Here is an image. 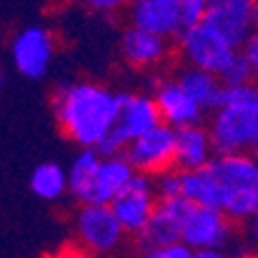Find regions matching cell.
I'll return each mask as SVG.
<instances>
[{
	"instance_id": "cell-1",
	"label": "cell",
	"mask_w": 258,
	"mask_h": 258,
	"mask_svg": "<svg viewBox=\"0 0 258 258\" xmlns=\"http://www.w3.org/2000/svg\"><path fill=\"white\" fill-rule=\"evenodd\" d=\"M181 196L216 207L233 223L258 212V163L253 154H214L198 170H181Z\"/></svg>"
},
{
	"instance_id": "cell-2",
	"label": "cell",
	"mask_w": 258,
	"mask_h": 258,
	"mask_svg": "<svg viewBox=\"0 0 258 258\" xmlns=\"http://www.w3.org/2000/svg\"><path fill=\"white\" fill-rule=\"evenodd\" d=\"M54 114L66 140L96 147L119 116V96L93 82H68L54 93Z\"/></svg>"
},
{
	"instance_id": "cell-3",
	"label": "cell",
	"mask_w": 258,
	"mask_h": 258,
	"mask_svg": "<svg viewBox=\"0 0 258 258\" xmlns=\"http://www.w3.org/2000/svg\"><path fill=\"white\" fill-rule=\"evenodd\" d=\"M210 140L214 154H253L258 144V91L249 84H221L212 109Z\"/></svg>"
},
{
	"instance_id": "cell-4",
	"label": "cell",
	"mask_w": 258,
	"mask_h": 258,
	"mask_svg": "<svg viewBox=\"0 0 258 258\" xmlns=\"http://www.w3.org/2000/svg\"><path fill=\"white\" fill-rule=\"evenodd\" d=\"M75 228H77V240L89 253H114L121 249L126 233L116 221L112 207L105 203H82L77 219H75Z\"/></svg>"
},
{
	"instance_id": "cell-5",
	"label": "cell",
	"mask_w": 258,
	"mask_h": 258,
	"mask_svg": "<svg viewBox=\"0 0 258 258\" xmlns=\"http://www.w3.org/2000/svg\"><path fill=\"white\" fill-rule=\"evenodd\" d=\"M230 237H233V221L221 210L196 203L188 207L181 221L179 240L191 246V251L219 249V251L228 253L226 246L230 244Z\"/></svg>"
},
{
	"instance_id": "cell-6",
	"label": "cell",
	"mask_w": 258,
	"mask_h": 258,
	"mask_svg": "<svg viewBox=\"0 0 258 258\" xmlns=\"http://www.w3.org/2000/svg\"><path fill=\"white\" fill-rule=\"evenodd\" d=\"M158 198L154 191V177L144 172H133L126 186L109 200V207L114 212L116 221L126 233V237H135L149 221L151 212L156 207Z\"/></svg>"
},
{
	"instance_id": "cell-7",
	"label": "cell",
	"mask_w": 258,
	"mask_h": 258,
	"mask_svg": "<svg viewBox=\"0 0 258 258\" xmlns=\"http://www.w3.org/2000/svg\"><path fill=\"white\" fill-rule=\"evenodd\" d=\"M177 40H179V54L186 66L214 72V75H219L237 51L221 35H216L212 28H207L203 21L181 28L177 33Z\"/></svg>"
},
{
	"instance_id": "cell-8",
	"label": "cell",
	"mask_w": 258,
	"mask_h": 258,
	"mask_svg": "<svg viewBox=\"0 0 258 258\" xmlns=\"http://www.w3.org/2000/svg\"><path fill=\"white\" fill-rule=\"evenodd\" d=\"M123 156L135 172L158 174L174 168V128L168 123H156L147 133L133 138L123 149Z\"/></svg>"
},
{
	"instance_id": "cell-9",
	"label": "cell",
	"mask_w": 258,
	"mask_h": 258,
	"mask_svg": "<svg viewBox=\"0 0 258 258\" xmlns=\"http://www.w3.org/2000/svg\"><path fill=\"white\" fill-rule=\"evenodd\" d=\"M258 0H207L203 24L221 35L235 49L256 28Z\"/></svg>"
},
{
	"instance_id": "cell-10",
	"label": "cell",
	"mask_w": 258,
	"mask_h": 258,
	"mask_svg": "<svg viewBox=\"0 0 258 258\" xmlns=\"http://www.w3.org/2000/svg\"><path fill=\"white\" fill-rule=\"evenodd\" d=\"M54 37L44 26H26L12 40V63L21 77L40 82L54 63Z\"/></svg>"
},
{
	"instance_id": "cell-11",
	"label": "cell",
	"mask_w": 258,
	"mask_h": 258,
	"mask_svg": "<svg viewBox=\"0 0 258 258\" xmlns=\"http://www.w3.org/2000/svg\"><path fill=\"white\" fill-rule=\"evenodd\" d=\"M191 205L193 203L186 200L184 196L158 200L149 216V221L144 223V228L135 235L140 249H142L144 253H149L151 249H156V246H163V244H170V242L179 240L181 221H184V216H186Z\"/></svg>"
},
{
	"instance_id": "cell-12",
	"label": "cell",
	"mask_w": 258,
	"mask_h": 258,
	"mask_svg": "<svg viewBox=\"0 0 258 258\" xmlns=\"http://www.w3.org/2000/svg\"><path fill=\"white\" fill-rule=\"evenodd\" d=\"M154 102L158 107L161 121L172 128H184L193 123H203L205 109L188 96L174 79H163L154 86Z\"/></svg>"
},
{
	"instance_id": "cell-13",
	"label": "cell",
	"mask_w": 258,
	"mask_h": 258,
	"mask_svg": "<svg viewBox=\"0 0 258 258\" xmlns=\"http://www.w3.org/2000/svg\"><path fill=\"white\" fill-rule=\"evenodd\" d=\"M131 26L151 30L161 37H177L181 30L179 0H128Z\"/></svg>"
},
{
	"instance_id": "cell-14",
	"label": "cell",
	"mask_w": 258,
	"mask_h": 258,
	"mask_svg": "<svg viewBox=\"0 0 258 258\" xmlns=\"http://www.w3.org/2000/svg\"><path fill=\"white\" fill-rule=\"evenodd\" d=\"M119 96V116L114 121V128L131 142L156 123H161V114L149 93H131V91H116Z\"/></svg>"
},
{
	"instance_id": "cell-15",
	"label": "cell",
	"mask_w": 258,
	"mask_h": 258,
	"mask_svg": "<svg viewBox=\"0 0 258 258\" xmlns=\"http://www.w3.org/2000/svg\"><path fill=\"white\" fill-rule=\"evenodd\" d=\"M168 54L170 40L151 33V30L131 26L121 35V56L131 68H140V70L156 68L168 58Z\"/></svg>"
},
{
	"instance_id": "cell-16",
	"label": "cell",
	"mask_w": 258,
	"mask_h": 258,
	"mask_svg": "<svg viewBox=\"0 0 258 258\" xmlns=\"http://www.w3.org/2000/svg\"><path fill=\"white\" fill-rule=\"evenodd\" d=\"M214 156V147L210 131L203 123L174 128V168L177 170H198L210 163Z\"/></svg>"
},
{
	"instance_id": "cell-17",
	"label": "cell",
	"mask_w": 258,
	"mask_h": 258,
	"mask_svg": "<svg viewBox=\"0 0 258 258\" xmlns=\"http://www.w3.org/2000/svg\"><path fill=\"white\" fill-rule=\"evenodd\" d=\"M133 165L123 154H114V156H100L96 170V179H93V188H91L89 203H105L114 198L121 188L126 186V181L133 177Z\"/></svg>"
},
{
	"instance_id": "cell-18",
	"label": "cell",
	"mask_w": 258,
	"mask_h": 258,
	"mask_svg": "<svg viewBox=\"0 0 258 258\" xmlns=\"http://www.w3.org/2000/svg\"><path fill=\"white\" fill-rule=\"evenodd\" d=\"M174 82L186 91L193 100L198 102L205 112H212L219 102V93H221V82L214 72L200 70V68L186 66L177 72Z\"/></svg>"
},
{
	"instance_id": "cell-19",
	"label": "cell",
	"mask_w": 258,
	"mask_h": 258,
	"mask_svg": "<svg viewBox=\"0 0 258 258\" xmlns=\"http://www.w3.org/2000/svg\"><path fill=\"white\" fill-rule=\"evenodd\" d=\"M98 163H100V154H98L93 147H79V154L75 156V161L70 163V168L66 170L68 193H70L79 205L89 203Z\"/></svg>"
},
{
	"instance_id": "cell-20",
	"label": "cell",
	"mask_w": 258,
	"mask_h": 258,
	"mask_svg": "<svg viewBox=\"0 0 258 258\" xmlns=\"http://www.w3.org/2000/svg\"><path fill=\"white\" fill-rule=\"evenodd\" d=\"M30 191L40 200L54 203L60 200L68 193V177L66 168H60L58 163H40L35 165L30 174Z\"/></svg>"
},
{
	"instance_id": "cell-21",
	"label": "cell",
	"mask_w": 258,
	"mask_h": 258,
	"mask_svg": "<svg viewBox=\"0 0 258 258\" xmlns=\"http://www.w3.org/2000/svg\"><path fill=\"white\" fill-rule=\"evenodd\" d=\"M216 77H219V82H221V84H226V86L249 84V82H253V79H256V68H253L251 63H249V60L240 54V51H235L233 58L226 63V68H223Z\"/></svg>"
},
{
	"instance_id": "cell-22",
	"label": "cell",
	"mask_w": 258,
	"mask_h": 258,
	"mask_svg": "<svg viewBox=\"0 0 258 258\" xmlns=\"http://www.w3.org/2000/svg\"><path fill=\"white\" fill-rule=\"evenodd\" d=\"M154 191L158 200H168L181 196V170L170 168L154 174Z\"/></svg>"
},
{
	"instance_id": "cell-23",
	"label": "cell",
	"mask_w": 258,
	"mask_h": 258,
	"mask_svg": "<svg viewBox=\"0 0 258 258\" xmlns=\"http://www.w3.org/2000/svg\"><path fill=\"white\" fill-rule=\"evenodd\" d=\"M207 10V0H179V14H181V28L203 21V14Z\"/></svg>"
},
{
	"instance_id": "cell-24",
	"label": "cell",
	"mask_w": 258,
	"mask_h": 258,
	"mask_svg": "<svg viewBox=\"0 0 258 258\" xmlns=\"http://www.w3.org/2000/svg\"><path fill=\"white\" fill-rule=\"evenodd\" d=\"M147 256H151V258H193V251H191V246H186L181 240H177V242H170V244L151 249Z\"/></svg>"
},
{
	"instance_id": "cell-25",
	"label": "cell",
	"mask_w": 258,
	"mask_h": 258,
	"mask_svg": "<svg viewBox=\"0 0 258 258\" xmlns=\"http://www.w3.org/2000/svg\"><path fill=\"white\" fill-rule=\"evenodd\" d=\"M237 51H240V54L244 56V58L258 70V37L256 35H249V37H246L244 42L237 47Z\"/></svg>"
},
{
	"instance_id": "cell-26",
	"label": "cell",
	"mask_w": 258,
	"mask_h": 258,
	"mask_svg": "<svg viewBox=\"0 0 258 258\" xmlns=\"http://www.w3.org/2000/svg\"><path fill=\"white\" fill-rule=\"evenodd\" d=\"M91 10H98V12H116L126 5L128 0H84Z\"/></svg>"
},
{
	"instance_id": "cell-27",
	"label": "cell",
	"mask_w": 258,
	"mask_h": 258,
	"mask_svg": "<svg viewBox=\"0 0 258 258\" xmlns=\"http://www.w3.org/2000/svg\"><path fill=\"white\" fill-rule=\"evenodd\" d=\"M5 86H7V75H5V68L0 66V93L5 91Z\"/></svg>"
}]
</instances>
